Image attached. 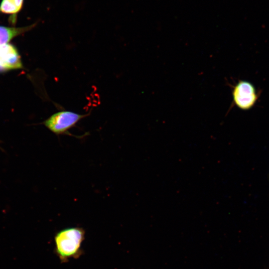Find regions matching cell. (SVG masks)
Wrapping results in <instances>:
<instances>
[{
	"mask_svg": "<svg viewBox=\"0 0 269 269\" xmlns=\"http://www.w3.org/2000/svg\"><path fill=\"white\" fill-rule=\"evenodd\" d=\"M232 96L235 105L243 110L252 109L259 98L255 86L245 80H240L235 85L232 91Z\"/></svg>",
	"mask_w": 269,
	"mask_h": 269,
	"instance_id": "3957f363",
	"label": "cell"
},
{
	"mask_svg": "<svg viewBox=\"0 0 269 269\" xmlns=\"http://www.w3.org/2000/svg\"><path fill=\"white\" fill-rule=\"evenodd\" d=\"M14 4L16 5V6L18 7V8L20 10L22 6L23 0H11Z\"/></svg>",
	"mask_w": 269,
	"mask_h": 269,
	"instance_id": "52a82bcc",
	"label": "cell"
},
{
	"mask_svg": "<svg viewBox=\"0 0 269 269\" xmlns=\"http://www.w3.org/2000/svg\"><path fill=\"white\" fill-rule=\"evenodd\" d=\"M7 70L5 64L0 59V72Z\"/></svg>",
	"mask_w": 269,
	"mask_h": 269,
	"instance_id": "ba28073f",
	"label": "cell"
},
{
	"mask_svg": "<svg viewBox=\"0 0 269 269\" xmlns=\"http://www.w3.org/2000/svg\"><path fill=\"white\" fill-rule=\"evenodd\" d=\"M85 230L80 227L63 229L54 236L55 251L62 263L77 259L82 254V244L85 239Z\"/></svg>",
	"mask_w": 269,
	"mask_h": 269,
	"instance_id": "6da1fadb",
	"label": "cell"
},
{
	"mask_svg": "<svg viewBox=\"0 0 269 269\" xmlns=\"http://www.w3.org/2000/svg\"><path fill=\"white\" fill-rule=\"evenodd\" d=\"M88 114H80L63 110L54 113L44 122V125L52 132L57 134L71 135L69 130Z\"/></svg>",
	"mask_w": 269,
	"mask_h": 269,
	"instance_id": "7a4b0ae2",
	"label": "cell"
},
{
	"mask_svg": "<svg viewBox=\"0 0 269 269\" xmlns=\"http://www.w3.org/2000/svg\"><path fill=\"white\" fill-rule=\"evenodd\" d=\"M0 59L7 70L22 68L20 56L16 48L11 44L7 43L0 45Z\"/></svg>",
	"mask_w": 269,
	"mask_h": 269,
	"instance_id": "277c9868",
	"label": "cell"
},
{
	"mask_svg": "<svg viewBox=\"0 0 269 269\" xmlns=\"http://www.w3.org/2000/svg\"><path fill=\"white\" fill-rule=\"evenodd\" d=\"M34 25L23 27H8L0 26V45L7 44L11 39L29 29Z\"/></svg>",
	"mask_w": 269,
	"mask_h": 269,
	"instance_id": "5b68a950",
	"label": "cell"
},
{
	"mask_svg": "<svg viewBox=\"0 0 269 269\" xmlns=\"http://www.w3.org/2000/svg\"><path fill=\"white\" fill-rule=\"evenodd\" d=\"M20 10L11 0H2L0 11L6 14H16Z\"/></svg>",
	"mask_w": 269,
	"mask_h": 269,
	"instance_id": "8992f818",
	"label": "cell"
}]
</instances>
